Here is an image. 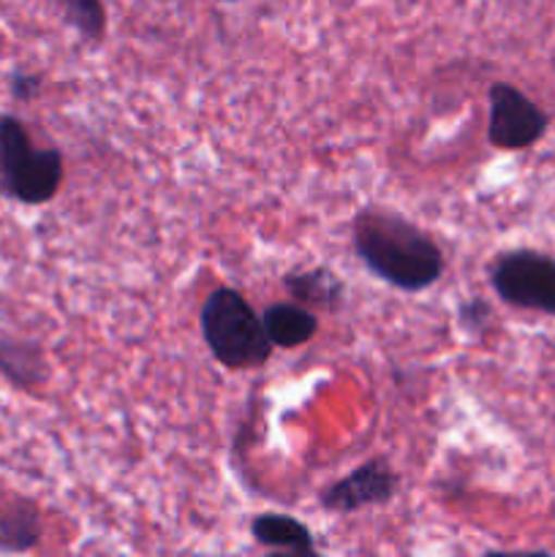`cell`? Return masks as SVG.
<instances>
[{"mask_svg": "<svg viewBox=\"0 0 555 557\" xmlns=\"http://www.w3.org/2000/svg\"><path fill=\"white\" fill-rule=\"evenodd\" d=\"M229 3H234V0H229Z\"/></svg>", "mask_w": 555, "mask_h": 557, "instance_id": "15", "label": "cell"}, {"mask_svg": "<svg viewBox=\"0 0 555 557\" xmlns=\"http://www.w3.org/2000/svg\"><path fill=\"white\" fill-rule=\"evenodd\" d=\"M201 337L226 370H254L270 362L272 343L261 315L250 308L237 288H215L207 294L199 313Z\"/></svg>", "mask_w": 555, "mask_h": 557, "instance_id": "2", "label": "cell"}, {"mask_svg": "<svg viewBox=\"0 0 555 557\" xmlns=\"http://www.w3.org/2000/svg\"><path fill=\"white\" fill-rule=\"evenodd\" d=\"M41 542V515L30 500H11L0 509V553H30Z\"/></svg>", "mask_w": 555, "mask_h": 557, "instance_id": "11", "label": "cell"}, {"mask_svg": "<svg viewBox=\"0 0 555 557\" xmlns=\"http://www.w3.org/2000/svg\"><path fill=\"white\" fill-rule=\"evenodd\" d=\"M63 183V156L54 147H36L25 123L0 114V194L20 205H47Z\"/></svg>", "mask_w": 555, "mask_h": 557, "instance_id": "3", "label": "cell"}, {"mask_svg": "<svg viewBox=\"0 0 555 557\" xmlns=\"http://www.w3.org/2000/svg\"><path fill=\"white\" fill-rule=\"evenodd\" d=\"M49 362L41 343L27 337H0V375L14 389L38 392L49 381Z\"/></svg>", "mask_w": 555, "mask_h": 557, "instance_id": "7", "label": "cell"}, {"mask_svg": "<svg viewBox=\"0 0 555 557\" xmlns=\"http://www.w3.org/2000/svg\"><path fill=\"white\" fill-rule=\"evenodd\" d=\"M490 315H493L490 302H484L482 297H471L466 299V302H460V308H457V324H460L468 335H482L484 326L490 324Z\"/></svg>", "mask_w": 555, "mask_h": 557, "instance_id": "13", "label": "cell"}, {"mask_svg": "<svg viewBox=\"0 0 555 557\" xmlns=\"http://www.w3.org/2000/svg\"><path fill=\"white\" fill-rule=\"evenodd\" d=\"M267 337L275 348H299L319 332V319L299 302H275L261 313Z\"/></svg>", "mask_w": 555, "mask_h": 557, "instance_id": "9", "label": "cell"}, {"mask_svg": "<svg viewBox=\"0 0 555 557\" xmlns=\"http://www.w3.org/2000/svg\"><path fill=\"white\" fill-rule=\"evenodd\" d=\"M65 22L79 33L85 41L101 44L107 36V9L103 0H58Z\"/></svg>", "mask_w": 555, "mask_h": 557, "instance_id": "12", "label": "cell"}, {"mask_svg": "<svg viewBox=\"0 0 555 557\" xmlns=\"http://www.w3.org/2000/svg\"><path fill=\"white\" fill-rule=\"evenodd\" d=\"M250 536L261 547L278 549L292 555H316V539L305 522L288 515H259L250 522Z\"/></svg>", "mask_w": 555, "mask_h": 557, "instance_id": "10", "label": "cell"}, {"mask_svg": "<svg viewBox=\"0 0 555 557\" xmlns=\"http://www.w3.org/2000/svg\"><path fill=\"white\" fill-rule=\"evenodd\" d=\"M490 286L506 305L555 315V259L539 250H506L490 264Z\"/></svg>", "mask_w": 555, "mask_h": 557, "instance_id": "4", "label": "cell"}, {"mask_svg": "<svg viewBox=\"0 0 555 557\" xmlns=\"http://www.w3.org/2000/svg\"><path fill=\"white\" fill-rule=\"evenodd\" d=\"M359 261L386 286L419 294L444 275V253L428 232L384 207H362L351 226Z\"/></svg>", "mask_w": 555, "mask_h": 557, "instance_id": "1", "label": "cell"}, {"mask_svg": "<svg viewBox=\"0 0 555 557\" xmlns=\"http://www.w3.org/2000/svg\"><path fill=\"white\" fill-rule=\"evenodd\" d=\"M400 479L386 457H373L354 468L346 479H337L335 484L319 495L321 509L330 515H354L368 506H384L397 495Z\"/></svg>", "mask_w": 555, "mask_h": 557, "instance_id": "6", "label": "cell"}, {"mask_svg": "<svg viewBox=\"0 0 555 557\" xmlns=\"http://www.w3.org/2000/svg\"><path fill=\"white\" fill-rule=\"evenodd\" d=\"M283 288L294 302L316 310H341L346 299V286L330 267H310V270H292L283 277Z\"/></svg>", "mask_w": 555, "mask_h": 557, "instance_id": "8", "label": "cell"}, {"mask_svg": "<svg viewBox=\"0 0 555 557\" xmlns=\"http://www.w3.org/2000/svg\"><path fill=\"white\" fill-rule=\"evenodd\" d=\"M488 101V141L498 150H528L547 134V112L509 82H493Z\"/></svg>", "mask_w": 555, "mask_h": 557, "instance_id": "5", "label": "cell"}, {"mask_svg": "<svg viewBox=\"0 0 555 557\" xmlns=\"http://www.w3.org/2000/svg\"><path fill=\"white\" fill-rule=\"evenodd\" d=\"M9 90L16 101H33L41 90V76L27 74V71H14L9 76Z\"/></svg>", "mask_w": 555, "mask_h": 557, "instance_id": "14", "label": "cell"}]
</instances>
